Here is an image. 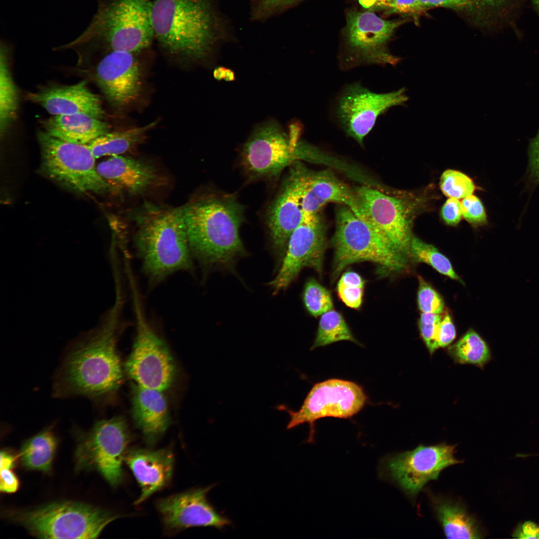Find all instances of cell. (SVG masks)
Masks as SVG:
<instances>
[{"instance_id":"cell-1","label":"cell","mask_w":539,"mask_h":539,"mask_svg":"<svg viewBox=\"0 0 539 539\" xmlns=\"http://www.w3.org/2000/svg\"><path fill=\"white\" fill-rule=\"evenodd\" d=\"M96 336L64 351L53 381L56 398L80 396L99 405L110 400L123 379L116 348L118 315Z\"/></svg>"},{"instance_id":"cell-2","label":"cell","mask_w":539,"mask_h":539,"mask_svg":"<svg viewBox=\"0 0 539 539\" xmlns=\"http://www.w3.org/2000/svg\"><path fill=\"white\" fill-rule=\"evenodd\" d=\"M182 209L192 257L201 263L227 267L246 254L239 234L244 208L235 196L210 195Z\"/></svg>"},{"instance_id":"cell-3","label":"cell","mask_w":539,"mask_h":539,"mask_svg":"<svg viewBox=\"0 0 539 539\" xmlns=\"http://www.w3.org/2000/svg\"><path fill=\"white\" fill-rule=\"evenodd\" d=\"M138 225L135 244L143 271L152 284L193 267L182 208L148 207Z\"/></svg>"},{"instance_id":"cell-4","label":"cell","mask_w":539,"mask_h":539,"mask_svg":"<svg viewBox=\"0 0 539 539\" xmlns=\"http://www.w3.org/2000/svg\"><path fill=\"white\" fill-rule=\"evenodd\" d=\"M151 18L155 38L170 55L200 61L211 52L215 32L209 0H155Z\"/></svg>"},{"instance_id":"cell-5","label":"cell","mask_w":539,"mask_h":539,"mask_svg":"<svg viewBox=\"0 0 539 539\" xmlns=\"http://www.w3.org/2000/svg\"><path fill=\"white\" fill-rule=\"evenodd\" d=\"M96 1L89 25L67 47L101 44L110 51L136 54L150 46L155 38L150 0Z\"/></svg>"},{"instance_id":"cell-6","label":"cell","mask_w":539,"mask_h":539,"mask_svg":"<svg viewBox=\"0 0 539 539\" xmlns=\"http://www.w3.org/2000/svg\"><path fill=\"white\" fill-rule=\"evenodd\" d=\"M332 244L334 279L347 266L360 262L375 263L390 272H399L407 268V259L345 205H342L336 211Z\"/></svg>"},{"instance_id":"cell-7","label":"cell","mask_w":539,"mask_h":539,"mask_svg":"<svg viewBox=\"0 0 539 539\" xmlns=\"http://www.w3.org/2000/svg\"><path fill=\"white\" fill-rule=\"evenodd\" d=\"M9 519L33 536L44 539H95L110 522L120 517L86 504L55 502L11 512Z\"/></svg>"},{"instance_id":"cell-8","label":"cell","mask_w":539,"mask_h":539,"mask_svg":"<svg viewBox=\"0 0 539 539\" xmlns=\"http://www.w3.org/2000/svg\"><path fill=\"white\" fill-rule=\"evenodd\" d=\"M77 471L95 470L112 487L122 481L123 462L130 440L127 424L122 416L96 421L87 431L75 430Z\"/></svg>"},{"instance_id":"cell-9","label":"cell","mask_w":539,"mask_h":539,"mask_svg":"<svg viewBox=\"0 0 539 539\" xmlns=\"http://www.w3.org/2000/svg\"><path fill=\"white\" fill-rule=\"evenodd\" d=\"M37 137L41 169L49 178L79 193L111 190L98 174L96 158L87 145L66 142L44 131L38 132Z\"/></svg>"},{"instance_id":"cell-10","label":"cell","mask_w":539,"mask_h":539,"mask_svg":"<svg viewBox=\"0 0 539 539\" xmlns=\"http://www.w3.org/2000/svg\"><path fill=\"white\" fill-rule=\"evenodd\" d=\"M367 401L365 392L357 383L332 378L314 384L298 411L283 404L276 408L288 413L287 429L308 423L310 430L307 442L312 443L317 420L325 417L350 418L359 413Z\"/></svg>"},{"instance_id":"cell-11","label":"cell","mask_w":539,"mask_h":539,"mask_svg":"<svg viewBox=\"0 0 539 539\" xmlns=\"http://www.w3.org/2000/svg\"><path fill=\"white\" fill-rule=\"evenodd\" d=\"M133 291L136 335L125 368L135 384L163 391L174 381L175 362L166 344L147 321L135 288Z\"/></svg>"},{"instance_id":"cell-12","label":"cell","mask_w":539,"mask_h":539,"mask_svg":"<svg viewBox=\"0 0 539 539\" xmlns=\"http://www.w3.org/2000/svg\"><path fill=\"white\" fill-rule=\"evenodd\" d=\"M403 20H387L371 11L352 10L346 18L345 42L348 55L340 64L349 69L362 65H397L400 58L392 55L387 44Z\"/></svg>"},{"instance_id":"cell-13","label":"cell","mask_w":539,"mask_h":539,"mask_svg":"<svg viewBox=\"0 0 539 539\" xmlns=\"http://www.w3.org/2000/svg\"><path fill=\"white\" fill-rule=\"evenodd\" d=\"M306 147H292L289 134L274 121L257 127L245 144L241 163L252 180L276 176L287 167L304 159Z\"/></svg>"},{"instance_id":"cell-14","label":"cell","mask_w":539,"mask_h":539,"mask_svg":"<svg viewBox=\"0 0 539 539\" xmlns=\"http://www.w3.org/2000/svg\"><path fill=\"white\" fill-rule=\"evenodd\" d=\"M455 445L441 443L419 445L412 451L387 457L379 471L395 482L407 494L416 495L429 481L437 480L445 468L462 462L454 457Z\"/></svg>"},{"instance_id":"cell-15","label":"cell","mask_w":539,"mask_h":539,"mask_svg":"<svg viewBox=\"0 0 539 539\" xmlns=\"http://www.w3.org/2000/svg\"><path fill=\"white\" fill-rule=\"evenodd\" d=\"M353 212L385 238L402 255L410 257L411 211L401 199L367 186L355 191Z\"/></svg>"},{"instance_id":"cell-16","label":"cell","mask_w":539,"mask_h":539,"mask_svg":"<svg viewBox=\"0 0 539 539\" xmlns=\"http://www.w3.org/2000/svg\"><path fill=\"white\" fill-rule=\"evenodd\" d=\"M407 100L404 88L388 93H376L360 83H351L347 85L337 97L334 115L346 134L362 145L364 138L380 115Z\"/></svg>"},{"instance_id":"cell-17","label":"cell","mask_w":539,"mask_h":539,"mask_svg":"<svg viewBox=\"0 0 539 539\" xmlns=\"http://www.w3.org/2000/svg\"><path fill=\"white\" fill-rule=\"evenodd\" d=\"M326 245L325 227L319 214L304 216L288 239L276 275L268 283L273 294L286 289L304 267L320 273Z\"/></svg>"},{"instance_id":"cell-18","label":"cell","mask_w":539,"mask_h":539,"mask_svg":"<svg viewBox=\"0 0 539 539\" xmlns=\"http://www.w3.org/2000/svg\"><path fill=\"white\" fill-rule=\"evenodd\" d=\"M289 168L267 213L270 237L280 257H283L291 233L304 218L301 199L308 170L298 161Z\"/></svg>"},{"instance_id":"cell-19","label":"cell","mask_w":539,"mask_h":539,"mask_svg":"<svg viewBox=\"0 0 539 539\" xmlns=\"http://www.w3.org/2000/svg\"><path fill=\"white\" fill-rule=\"evenodd\" d=\"M215 484L198 488L159 500L156 508L167 530L176 532L194 527L222 530L231 521L208 501L207 494Z\"/></svg>"},{"instance_id":"cell-20","label":"cell","mask_w":539,"mask_h":539,"mask_svg":"<svg viewBox=\"0 0 539 539\" xmlns=\"http://www.w3.org/2000/svg\"><path fill=\"white\" fill-rule=\"evenodd\" d=\"M135 54L110 51L98 63L96 82L108 101L122 108L134 103L142 89V71Z\"/></svg>"},{"instance_id":"cell-21","label":"cell","mask_w":539,"mask_h":539,"mask_svg":"<svg viewBox=\"0 0 539 539\" xmlns=\"http://www.w3.org/2000/svg\"><path fill=\"white\" fill-rule=\"evenodd\" d=\"M26 97L52 115L80 113L102 119L105 115L100 98L89 89L84 80L71 85L45 87L27 93Z\"/></svg>"},{"instance_id":"cell-22","label":"cell","mask_w":539,"mask_h":539,"mask_svg":"<svg viewBox=\"0 0 539 539\" xmlns=\"http://www.w3.org/2000/svg\"><path fill=\"white\" fill-rule=\"evenodd\" d=\"M174 455L171 449L151 450L134 448L127 451L124 462L128 466L141 488L135 501L139 505L170 482L174 467Z\"/></svg>"},{"instance_id":"cell-23","label":"cell","mask_w":539,"mask_h":539,"mask_svg":"<svg viewBox=\"0 0 539 539\" xmlns=\"http://www.w3.org/2000/svg\"><path fill=\"white\" fill-rule=\"evenodd\" d=\"M111 189L140 194L156 182L158 175L151 164L132 158L113 156L96 166Z\"/></svg>"},{"instance_id":"cell-24","label":"cell","mask_w":539,"mask_h":539,"mask_svg":"<svg viewBox=\"0 0 539 539\" xmlns=\"http://www.w3.org/2000/svg\"><path fill=\"white\" fill-rule=\"evenodd\" d=\"M132 414L146 443L154 445L168 429L170 419L167 402L162 391L134 384Z\"/></svg>"},{"instance_id":"cell-25","label":"cell","mask_w":539,"mask_h":539,"mask_svg":"<svg viewBox=\"0 0 539 539\" xmlns=\"http://www.w3.org/2000/svg\"><path fill=\"white\" fill-rule=\"evenodd\" d=\"M330 202L345 205L354 212L356 207L355 191L330 172L308 171L301 199L304 217L318 213Z\"/></svg>"},{"instance_id":"cell-26","label":"cell","mask_w":539,"mask_h":539,"mask_svg":"<svg viewBox=\"0 0 539 539\" xmlns=\"http://www.w3.org/2000/svg\"><path fill=\"white\" fill-rule=\"evenodd\" d=\"M44 131L69 143L87 145L109 132V126L101 119L85 114L53 115L44 120Z\"/></svg>"},{"instance_id":"cell-27","label":"cell","mask_w":539,"mask_h":539,"mask_svg":"<svg viewBox=\"0 0 539 539\" xmlns=\"http://www.w3.org/2000/svg\"><path fill=\"white\" fill-rule=\"evenodd\" d=\"M433 499L434 511L447 538H482L476 520L463 506L447 500Z\"/></svg>"},{"instance_id":"cell-28","label":"cell","mask_w":539,"mask_h":539,"mask_svg":"<svg viewBox=\"0 0 539 539\" xmlns=\"http://www.w3.org/2000/svg\"><path fill=\"white\" fill-rule=\"evenodd\" d=\"M52 429V425L47 427L23 443L19 456L25 467L43 472L50 471L57 444Z\"/></svg>"},{"instance_id":"cell-29","label":"cell","mask_w":539,"mask_h":539,"mask_svg":"<svg viewBox=\"0 0 539 539\" xmlns=\"http://www.w3.org/2000/svg\"><path fill=\"white\" fill-rule=\"evenodd\" d=\"M155 124V122H152L145 126L122 131L108 132L87 145L96 159L107 155H120L139 143Z\"/></svg>"},{"instance_id":"cell-30","label":"cell","mask_w":539,"mask_h":539,"mask_svg":"<svg viewBox=\"0 0 539 539\" xmlns=\"http://www.w3.org/2000/svg\"><path fill=\"white\" fill-rule=\"evenodd\" d=\"M9 48L1 43L0 50V130L4 134L15 119L18 105L17 88L8 63Z\"/></svg>"},{"instance_id":"cell-31","label":"cell","mask_w":539,"mask_h":539,"mask_svg":"<svg viewBox=\"0 0 539 539\" xmlns=\"http://www.w3.org/2000/svg\"><path fill=\"white\" fill-rule=\"evenodd\" d=\"M447 352L455 363L471 364L483 368L492 358L490 347L473 329H469L458 341L449 346Z\"/></svg>"},{"instance_id":"cell-32","label":"cell","mask_w":539,"mask_h":539,"mask_svg":"<svg viewBox=\"0 0 539 539\" xmlns=\"http://www.w3.org/2000/svg\"><path fill=\"white\" fill-rule=\"evenodd\" d=\"M344 340L361 345L354 337L343 316L333 309L321 315L310 350Z\"/></svg>"},{"instance_id":"cell-33","label":"cell","mask_w":539,"mask_h":539,"mask_svg":"<svg viewBox=\"0 0 539 539\" xmlns=\"http://www.w3.org/2000/svg\"><path fill=\"white\" fill-rule=\"evenodd\" d=\"M410 256L415 262L427 264L442 274L462 282L446 256L433 245L413 236L410 243Z\"/></svg>"},{"instance_id":"cell-34","label":"cell","mask_w":539,"mask_h":539,"mask_svg":"<svg viewBox=\"0 0 539 539\" xmlns=\"http://www.w3.org/2000/svg\"><path fill=\"white\" fill-rule=\"evenodd\" d=\"M427 8L442 7L487 17L503 10L511 0H419Z\"/></svg>"},{"instance_id":"cell-35","label":"cell","mask_w":539,"mask_h":539,"mask_svg":"<svg viewBox=\"0 0 539 539\" xmlns=\"http://www.w3.org/2000/svg\"><path fill=\"white\" fill-rule=\"evenodd\" d=\"M365 281L358 273L347 271L340 277L336 288L339 298L348 307L358 309L362 305Z\"/></svg>"},{"instance_id":"cell-36","label":"cell","mask_w":539,"mask_h":539,"mask_svg":"<svg viewBox=\"0 0 539 539\" xmlns=\"http://www.w3.org/2000/svg\"><path fill=\"white\" fill-rule=\"evenodd\" d=\"M303 300L307 311L314 317L333 309L330 292L314 278L308 279L305 283Z\"/></svg>"},{"instance_id":"cell-37","label":"cell","mask_w":539,"mask_h":539,"mask_svg":"<svg viewBox=\"0 0 539 539\" xmlns=\"http://www.w3.org/2000/svg\"><path fill=\"white\" fill-rule=\"evenodd\" d=\"M440 187L445 195L457 199L472 195L475 189L473 182L468 176L451 169L445 171L442 174Z\"/></svg>"},{"instance_id":"cell-38","label":"cell","mask_w":539,"mask_h":539,"mask_svg":"<svg viewBox=\"0 0 539 539\" xmlns=\"http://www.w3.org/2000/svg\"><path fill=\"white\" fill-rule=\"evenodd\" d=\"M418 280L417 301L420 311L439 314L443 313L444 302L442 296L420 276H418Z\"/></svg>"},{"instance_id":"cell-39","label":"cell","mask_w":539,"mask_h":539,"mask_svg":"<svg viewBox=\"0 0 539 539\" xmlns=\"http://www.w3.org/2000/svg\"><path fill=\"white\" fill-rule=\"evenodd\" d=\"M442 318V316L439 314L423 312L419 320L420 334L431 356L439 348L436 336Z\"/></svg>"},{"instance_id":"cell-40","label":"cell","mask_w":539,"mask_h":539,"mask_svg":"<svg viewBox=\"0 0 539 539\" xmlns=\"http://www.w3.org/2000/svg\"><path fill=\"white\" fill-rule=\"evenodd\" d=\"M463 217L468 222L475 225L487 223V216L481 201L477 196L471 195L463 198L461 203Z\"/></svg>"},{"instance_id":"cell-41","label":"cell","mask_w":539,"mask_h":539,"mask_svg":"<svg viewBox=\"0 0 539 539\" xmlns=\"http://www.w3.org/2000/svg\"><path fill=\"white\" fill-rule=\"evenodd\" d=\"M528 178L534 187L539 183V131L530 142Z\"/></svg>"},{"instance_id":"cell-42","label":"cell","mask_w":539,"mask_h":539,"mask_svg":"<svg viewBox=\"0 0 539 539\" xmlns=\"http://www.w3.org/2000/svg\"><path fill=\"white\" fill-rule=\"evenodd\" d=\"M385 10L387 13L417 15L427 9L419 0H392Z\"/></svg>"},{"instance_id":"cell-43","label":"cell","mask_w":539,"mask_h":539,"mask_svg":"<svg viewBox=\"0 0 539 539\" xmlns=\"http://www.w3.org/2000/svg\"><path fill=\"white\" fill-rule=\"evenodd\" d=\"M456 337L454 324L448 313L442 317L438 327L436 341L438 348L449 346Z\"/></svg>"},{"instance_id":"cell-44","label":"cell","mask_w":539,"mask_h":539,"mask_svg":"<svg viewBox=\"0 0 539 539\" xmlns=\"http://www.w3.org/2000/svg\"><path fill=\"white\" fill-rule=\"evenodd\" d=\"M441 214L447 224L451 226L457 225L463 216L461 203L457 199L449 198L444 204Z\"/></svg>"},{"instance_id":"cell-45","label":"cell","mask_w":539,"mask_h":539,"mask_svg":"<svg viewBox=\"0 0 539 539\" xmlns=\"http://www.w3.org/2000/svg\"><path fill=\"white\" fill-rule=\"evenodd\" d=\"M12 469H0V491L2 492L12 493L17 491L19 482Z\"/></svg>"},{"instance_id":"cell-46","label":"cell","mask_w":539,"mask_h":539,"mask_svg":"<svg viewBox=\"0 0 539 539\" xmlns=\"http://www.w3.org/2000/svg\"><path fill=\"white\" fill-rule=\"evenodd\" d=\"M515 535L517 538L520 539H539V527L533 522H526Z\"/></svg>"},{"instance_id":"cell-47","label":"cell","mask_w":539,"mask_h":539,"mask_svg":"<svg viewBox=\"0 0 539 539\" xmlns=\"http://www.w3.org/2000/svg\"><path fill=\"white\" fill-rule=\"evenodd\" d=\"M358 1L363 7L371 10L385 9L392 0H358Z\"/></svg>"},{"instance_id":"cell-48","label":"cell","mask_w":539,"mask_h":539,"mask_svg":"<svg viewBox=\"0 0 539 539\" xmlns=\"http://www.w3.org/2000/svg\"><path fill=\"white\" fill-rule=\"evenodd\" d=\"M0 469H12L14 466L15 457L10 453L1 451Z\"/></svg>"},{"instance_id":"cell-49","label":"cell","mask_w":539,"mask_h":539,"mask_svg":"<svg viewBox=\"0 0 539 539\" xmlns=\"http://www.w3.org/2000/svg\"><path fill=\"white\" fill-rule=\"evenodd\" d=\"M298 0H264L263 4L268 8H274L291 4Z\"/></svg>"},{"instance_id":"cell-50","label":"cell","mask_w":539,"mask_h":539,"mask_svg":"<svg viewBox=\"0 0 539 539\" xmlns=\"http://www.w3.org/2000/svg\"><path fill=\"white\" fill-rule=\"evenodd\" d=\"M227 68L223 67H219L216 68L214 72V75L216 79L221 80L225 79L228 71Z\"/></svg>"},{"instance_id":"cell-51","label":"cell","mask_w":539,"mask_h":539,"mask_svg":"<svg viewBox=\"0 0 539 539\" xmlns=\"http://www.w3.org/2000/svg\"><path fill=\"white\" fill-rule=\"evenodd\" d=\"M532 1L538 11L539 12V0H532Z\"/></svg>"}]
</instances>
